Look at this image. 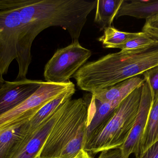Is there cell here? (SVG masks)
Instances as JSON below:
<instances>
[{
    "label": "cell",
    "instance_id": "6da1fadb",
    "mask_svg": "<svg viewBox=\"0 0 158 158\" xmlns=\"http://www.w3.org/2000/svg\"><path fill=\"white\" fill-rule=\"evenodd\" d=\"M97 0H25L18 9L20 25L17 46L19 71L15 80L27 79L31 62V48L36 37L51 27H60L79 42L87 16L95 8Z\"/></svg>",
    "mask_w": 158,
    "mask_h": 158
},
{
    "label": "cell",
    "instance_id": "7a4b0ae2",
    "mask_svg": "<svg viewBox=\"0 0 158 158\" xmlns=\"http://www.w3.org/2000/svg\"><path fill=\"white\" fill-rule=\"evenodd\" d=\"M158 66V42L121 51L85 63L73 76L81 90L91 94L140 75Z\"/></svg>",
    "mask_w": 158,
    "mask_h": 158
},
{
    "label": "cell",
    "instance_id": "3957f363",
    "mask_svg": "<svg viewBox=\"0 0 158 158\" xmlns=\"http://www.w3.org/2000/svg\"><path fill=\"white\" fill-rule=\"evenodd\" d=\"M142 86L133 91L113 111L107 121L87 140L84 150L91 154L120 148L135 121L142 95Z\"/></svg>",
    "mask_w": 158,
    "mask_h": 158
},
{
    "label": "cell",
    "instance_id": "277c9868",
    "mask_svg": "<svg viewBox=\"0 0 158 158\" xmlns=\"http://www.w3.org/2000/svg\"><path fill=\"white\" fill-rule=\"evenodd\" d=\"M89 104L83 98L72 99L49 134L38 158H59L69 143L87 128Z\"/></svg>",
    "mask_w": 158,
    "mask_h": 158
},
{
    "label": "cell",
    "instance_id": "5b68a950",
    "mask_svg": "<svg viewBox=\"0 0 158 158\" xmlns=\"http://www.w3.org/2000/svg\"><path fill=\"white\" fill-rule=\"evenodd\" d=\"M74 86L71 81L65 83L43 82L39 89L28 98L0 116V131L25 124L45 105Z\"/></svg>",
    "mask_w": 158,
    "mask_h": 158
},
{
    "label": "cell",
    "instance_id": "8992f818",
    "mask_svg": "<svg viewBox=\"0 0 158 158\" xmlns=\"http://www.w3.org/2000/svg\"><path fill=\"white\" fill-rule=\"evenodd\" d=\"M91 55V51L82 46L79 42L58 49L45 65L44 73L45 81L54 83L70 81V78Z\"/></svg>",
    "mask_w": 158,
    "mask_h": 158
},
{
    "label": "cell",
    "instance_id": "52a82bcc",
    "mask_svg": "<svg viewBox=\"0 0 158 158\" xmlns=\"http://www.w3.org/2000/svg\"><path fill=\"white\" fill-rule=\"evenodd\" d=\"M20 17L18 10H0V75L8 72L17 57Z\"/></svg>",
    "mask_w": 158,
    "mask_h": 158
},
{
    "label": "cell",
    "instance_id": "ba28073f",
    "mask_svg": "<svg viewBox=\"0 0 158 158\" xmlns=\"http://www.w3.org/2000/svg\"><path fill=\"white\" fill-rule=\"evenodd\" d=\"M153 100L149 86L144 82L142 86L141 101L135 121L128 138L120 148L125 158H129L131 154L135 156L137 155L146 128Z\"/></svg>",
    "mask_w": 158,
    "mask_h": 158
},
{
    "label": "cell",
    "instance_id": "9c48e42d",
    "mask_svg": "<svg viewBox=\"0 0 158 158\" xmlns=\"http://www.w3.org/2000/svg\"><path fill=\"white\" fill-rule=\"evenodd\" d=\"M69 100L62 104L37 130L31 135L25 137L11 158L38 157L49 134L64 112L67 103Z\"/></svg>",
    "mask_w": 158,
    "mask_h": 158
},
{
    "label": "cell",
    "instance_id": "30bf717a",
    "mask_svg": "<svg viewBox=\"0 0 158 158\" xmlns=\"http://www.w3.org/2000/svg\"><path fill=\"white\" fill-rule=\"evenodd\" d=\"M43 82L27 79L12 82L6 81L0 89V116L28 98L39 89Z\"/></svg>",
    "mask_w": 158,
    "mask_h": 158
},
{
    "label": "cell",
    "instance_id": "8fae6325",
    "mask_svg": "<svg viewBox=\"0 0 158 158\" xmlns=\"http://www.w3.org/2000/svg\"><path fill=\"white\" fill-rule=\"evenodd\" d=\"M145 81L139 76L133 77L92 93V97L101 103L120 104L133 91L143 85Z\"/></svg>",
    "mask_w": 158,
    "mask_h": 158
},
{
    "label": "cell",
    "instance_id": "7c38bea8",
    "mask_svg": "<svg viewBox=\"0 0 158 158\" xmlns=\"http://www.w3.org/2000/svg\"><path fill=\"white\" fill-rule=\"evenodd\" d=\"M158 14V1L123 0L115 19L129 16L146 19Z\"/></svg>",
    "mask_w": 158,
    "mask_h": 158
},
{
    "label": "cell",
    "instance_id": "4fadbf2b",
    "mask_svg": "<svg viewBox=\"0 0 158 158\" xmlns=\"http://www.w3.org/2000/svg\"><path fill=\"white\" fill-rule=\"evenodd\" d=\"M25 137L24 124L0 131V158H11Z\"/></svg>",
    "mask_w": 158,
    "mask_h": 158
},
{
    "label": "cell",
    "instance_id": "5bb4252c",
    "mask_svg": "<svg viewBox=\"0 0 158 158\" xmlns=\"http://www.w3.org/2000/svg\"><path fill=\"white\" fill-rule=\"evenodd\" d=\"M122 2L123 0H97L94 22L100 30L111 27Z\"/></svg>",
    "mask_w": 158,
    "mask_h": 158
},
{
    "label": "cell",
    "instance_id": "9a60e30c",
    "mask_svg": "<svg viewBox=\"0 0 158 158\" xmlns=\"http://www.w3.org/2000/svg\"><path fill=\"white\" fill-rule=\"evenodd\" d=\"M158 141V95L153 98L144 133L135 156L137 158L151 145Z\"/></svg>",
    "mask_w": 158,
    "mask_h": 158
},
{
    "label": "cell",
    "instance_id": "2e32d148",
    "mask_svg": "<svg viewBox=\"0 0 158 158\" xmlns=\"http://www.w3.org/2000/svg\"><path fill=\"white\" fill-rule=\"evenodd\" d=\"M143 32H128L120 31L112 26L104 30V34L98 38L103 46L106 48H116L129 41L143 34Z\"/></svg>",
    "mask_w": 158,
    "mask_h": 158
},
{
    "label": "cell",
    "instance_id": "e0dca14e",
    "mask_svg": "<svg viewBox=\"0 0 158 158\" xmlns=\"http://www.w3.org/2000/svg\"><path fill=\"white\" fill-rule=\"evenodd\" d=\"M156 42H157L152 39L149 35L143 32L142 35L129 41L123 44L117 46L116 48L121 49V51L135 50L146 47Z\"/></svg>",
    "mask_w": 158,
    "mask_h": 158
},
{
    "label": "cell",
    "instance_id": "ac0fdd59",
    "mask_svg": "<svg viewBox=\"0 0 158 158\" xmlns=\"http://www.w3.org/2000/svg\"><path fill=\"white\" fill-rule=\"evenodd\" d=\"M143 75L154 98L158 95V66L148 70Z\"/></svg>",
    "mask_w": 158,
    "mask_h": 158
},
{
    "label": "cell",
    "instance_id": "d6986e66",
    "mask_svg": "<svg viewBox=\"0 0 158 158\" xmlns=\"http://www.w3.org/2000/svg\"><path fill=\"white\" fill-rule=\"evenodd\" d=\"M142 32L158 42V14L146 19Z\"/></svg>",
    "mask_w": 158,
    "mask_h": 158
},
{
    "label": "cell",
    "instance_id": "ffe728a7",
    "mask_svg": "<svg viewBox=\"0 0 158 158\" xmlns=\"http://www.w3.org/2000/svg\"><path fill=\"white\" fill-rule=\"evenodd\" d=\"M137 158H158V141L146 149Z\"/></svg>",
    "mask_w": 158,
    "mask_h": 158
},
{
    "label": "cell",
    "instance_id": "44dd1931",
    "mask_svg": "<svg viewBox=\"0 0 158 158\" xmlns=\"http://www.w3.org/2000/svg\"><path fill=\"white\" fill-rule=\"evenodd\" d=\"M98 158H125L120 148L102 151Z\"/></svg>",
    "mask_w": 158,
    "mask_h": 158
},
{
    "label": "cell",
    "instance_id": "7402d4cb",
    "mask_svg": "<svg viewBox=\"0 0 158 158\" xmlns=\"http://www.w3.org/2000/svg\"><path fill=\"white\" fill-rule=\"evenodd\" d=\"M73 158H93L91 156V155L87 153L86 151H85L84 149L81 150L80 152L78 153L77 155H76Z\"/></svg>",
    "mask_w": 158,
    "mask_h": 158
},
{
    "label": "cell",
    "instance_id": "603a6c76",
    "mask_svg": "<svg viewBox=\"0 0 158 158\" xmlns=\"http://www.w3.org/2000/svg\"><path fill=\"white\" fill-rule=\"evenodd\" d=\"M6 81L3 79V77H2L0 75V89L2 88V86L3 85L4 83Z\"/></svg>",
    "mask_w": 158,
    "mask_h": 158
},
{
    "label": "cell",
    "instance_id": "cb8c5ba5",
    "mask_svg": "<svg viewBox=\"0 0 158 158\" xmlns=\"http://www.w3.org/2000/svg\"></svg>",
    "mask_w": 158,
    "mask_h": 158
}]
</instances>
